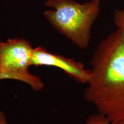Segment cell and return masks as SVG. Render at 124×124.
I'll use <instances>...</instances> for the list:
<instances>
[{
	"label": "cell",
	"mask_w": 124,
	"mask_h": 124,
	"mask_svg": "<svg viewBox=\"0 0 124 124\" xmlns=\"http://www.w3.org/2000/svg\"><path fill=\"white\" fill-rule=\"evenodd\" d=\"M106 1H109V0H106Z\"/></svg>",
	"instance_id": "9c48e42d"
},
{
	"label": "cell",
	"mask_w": 124,
	"mask_h": 124,
	"mask_svg": "<svg viewBox=\"0 0 124 124\" xmlns=\"http://www.w3.org/2000/svg\"><path fill=\"white\" fill-rule=\"evenodd\" d=\"M116 124H124V120H122V121H121L118 122V123Z\"/></svg>",
	"instance_id": "ba28073f"
},
{
	"label": "cell",
	"mask_w": 124,
	"mask_h": 124,
	"mask_svg": "<svg viewBox=\"0 0 124 124\" xmlns=\"http://www.w3.org/2000/svg\"><path fill=\"white\" fill-rule=\"evenodd\" d=\"M102 0L85 3L74 0H46L50 9L44 12L48 23L76 46L84 49L89 46L93 24L101 12Z\"/></svg>",
	"instance_id": "7a4b0ae2"
},
{
	"label": "cell",
	"mask_w": 124,
	"mask_h": 124,
	"mask_svg": "<svg viewBox=\"0 0 124 124\" xmlns=\"http://www.w3.org/2000/svg\"><path fill=\"white\" fill-rule=\"evenodd\" d=\"M0 124H8L5 114L1 111H0Z\"/></svg>",
	"instance_id": "52a82bcc"
},
{
	"label": "cell",
	"mask_w": 124,
	"mask_h": 124,
	"mask_svg": "<svg viewBox=\"0 0 124 124\" xmlns=\"http://www.w3.org/2000/svg\"><path fill=\"white\" fill-rule=\"evenodd\" d=\"M55 67L61 69L67 75L79 83L87 84L90 76V70L72 58L48 51L42 46L33 48L32 66Z\"/></svg>",
	"instance_id": "277c9868"
},
{
	"label": "cell",
	"mask_w": 124,
	"mask_h": 124,
	"mask_svg": "<svg viewBox=\"0 0 124 124\" xmlns=\"http://www.w3.org/2000/svg\"><path fill=\"white\" fill-rule=\"evenodd\" d=\"M113 19L117 29L124 35V9H116L114 10Z\"/></svg>",
	"instance_id": "5b68a950"
},
{
	"label": "cell",
	"mask_w": 124,
	"mask_h": 124,
	"mask_svg": "<svg viewBox=\"0 0 124 124\" xmlns=\"http://www.w3.org/2000/svg\"><path fill=\"white\" fill-rule=\"evenodd\" d=\"M84 98L111 124L124 120V35L118 29L98 45Z\"/></svg>",
	"instance_id": "6da1fadb"
},
{
	"label": "cell",
	"mask_w": 124,
	"mask_h": 124,
	"mask_svg": "<svg viewBox=\"0 0 124 124\" xmlns=\"http://www.w3.org/2000/svg\"><path fill=\"white\" fill-rule=\"evenodd\" d=\"M33 49L30 43L24 39L0 41V80H18L29 85L33 90H42L44 82L29 71L32 66Z\"/></svg>",
	"instance_id": "3957f363"
},
{
	"label": "cell",
	"mask_w": 124,
	"mask_h": 124,
	"mask_svg": "<svg viewBox=\"0 0 124 124\" xmlns=\"http://www.w3.org/2000/svg\"><path fill=\"white\" fill-rule=\"evenodd\" d=\"M84 124H111V123L106 116L98 113L88 117Z\"/></svg>",
	"instance_id": "8992f818"
}]
</instances>
